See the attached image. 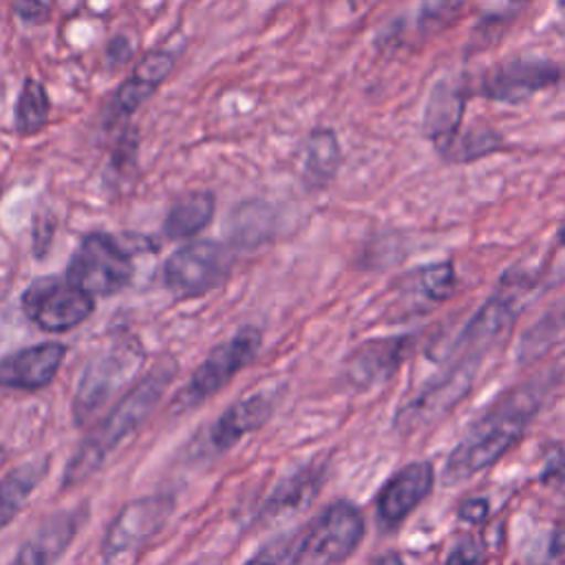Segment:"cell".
<instances>
[{
    "instance_id": "obj_17",
    "label": "cell",
    "mask_w": 565,
    "mask_h": 565,
    "mask_svg": "<svg viewBox=\"0 0 565 565\" xmlns=\"http://www.w3.org/2000/svg\"><path fill=\"white\" fill-rule=\"evenodd\" d=\"M413 349V338H382L362 344L347 364L349 380L358 386H369L388 380Z\"/></svg>"
},
{
    "instance_id": "obj_16",
    "label": "cell",
    "mask_w": 565,
    "mask_h": 565,
    "mask_svg": "<svg viewBox=\"0 0 565 565\" xmlns=\"http://www.w3.org/2000/svg\"><path fill=\"white\" fill-rule=\"evenodd\" d=\"M86 519V508L64 510L46 519L29 541L22 543L11 565H53L71 545L79 525Z\"/></svg>"
},
{
    "instance_id": "obj_29",
    "label": "cell",
    "mask_w": 565,
    "mask_h": 565,
    "mask_svg": "<svg viewBox=\"0 0 565 565\" xmlns=\"http://www.w3.org/2000/svg\"><path fill=\"white\" fill-rule=\"evenodd\" d=\"M154 84H150V82H146V79H141V77H137L135 73L119 86V90H117V97H115V106H117V110L119 113H124V115H130V113H135L152 93H154Z\"/></svg>"
},
{
    "instance_id": "obj_8",
    "label": "cell",
    "mask_w": 565,
    "mask_h": 565,
    "mask_svg": "<svg viewBox=\"0 0 565 565\" xmlns=\"http://www.w3.org/2000/svg\"><path fill=\"white\" fill-rule=\"evenodd\" d=\"M22 309L40 329L62 333L82 324L93 313V296L75 287L66 276H49L38 278L24 289Z\"/></svg>"
},
{
    "instance_id": "obj_32",
    "label": "cell",
    "mask_w": 565,
    "mask_h": 565,
    "mask_svg": "<svg viewBox=\"0 0 565 565\" xmlns=\"http://www.w3.org/2000/svg\"><path fill=\"white\" fill-rule=\"evenodd\" d=\"M13 11L29 24H42L49 18V7L42 0H13Z\"/></svg>"
},
{
    "instance_id": "obj_9",
    "label": "cell",
    "mask_w": 565,
    "mask_h": 565,
    "mask_svg": "<svg viewBox=\"0 0 565 565\" xmlns=\"http://www.w3.org/2000/svg\"><path fill=\"white\" fill-rule=\"evenodd\" d=\"M174 501L168 494H150L126 503L108 525L102 541L104 561L119 558L154 539L168 523Z\"/></svg>"
},
{
    "instance_id": "obj_31",
    "label": "cell",
    "mask_w": 565,
    "mask_h": 565,
    "mask_svg": "<svg viewBox=\"0 0 565 565\" xmlns=\"http://www.w3.org/2000/svg\"><path fill=\"white\" fill-rule=\"evenodd\" d=\"M486 558L483 545L475 536H461L446 556V565H481Z\"/></svg>"
},
{
    "instance_id": "obj_10",
    "label": "cell",
    "mask_w": 565,
    "mask_h": 565,
    "mask_svg": "<svg viewBox=\"0 0 565 565\" xmlns=\"http://www.w3.org/2000/svg\"><path fill=\"white\" fill-rule=\"evenodd\" d=\"M475 360H459L441 377H435L426 388H422L404 408L397 413V426L406 433L422 426H430L444 417L470 388Z\"/></svg>"
},
{
    "instance_id": "obj_2",
    "label": "cell",
    "mask_w": 565,
    "mask_h": 565,
    "mask_svg": "<svg viewBox=\"0 0 565 565\" xmlns=\"http://www.w3.org/2000/svg\"><path fill=\"white\" fill-rule=\"evenodd\" d=\"M174 377L172 362H159L146 377L130 386L115 408L86 435L64 470V488L82 483L93 472H97L113 450L128 439L157 408L170 380Z\"/></svg>"
},
{
    "instance_id": "obj_5",
    "label": "cell",
    "mask_w": 565,
    "mask_h": 565,
    "mask_svg": "<svg viewBox=\"0 0 565 565\" xmlns=\"http://www.w3.org/2000/svg\"><path fill=\"white\" fill-rule=\"evenodd\" d=\"M66 278L90 296H110L121 291L132 278L128 252L108 234H86L73 252Z\"/></svg>"
},
{
    "instance_id": "obj_6",
    "label": "cell",
    "mask_w": 565,
    "mask_h": 565,
    "mask_svg": "<svg viewBox=\"0 0 565 565\" xmlns=\"http://www.w3.org/2000/svg\"><path fill=\"white\" fill-rule=\"evenodd\" d=\"M364 536V519L349 501H335L302 532L298 565H340Z\"/></svg>"
},
{
    "instance_id": "obj_22",
    "label": "cell",
    "mask_w": 565,
    "mask_h": 565,
    "mask_svg": "<svg viewBox=\"0 0 565 565\" xmlns=\"http://www.w3.org/2000/svg\"><path fill=\"white\" fill-rule=\"evenodd\" d=\"M305 179L313 188L327 185L340 163H342V150L338 143V137L329 128H316L307 141H305Z\"/></svg>"
},
{
    "instance_id": "obj_33",
    "label": "cell",
    "mask_w": 565,
    "mask_h": 565,
    "mask_svg": "<svg viewBox=\"0 0 565 565\" xmlns=\"http://www.w3.org/2000/svg\"><path fill=\"white\" fill-rule=\"evenodd\" d=\"M488 501L486 499H477V497H472V499H466L461 505H459V510H457V514H459V519H463V521H468V523H479V521H483L486 516H488Z\"/></svg>"
},
{
    "instance_id": "obj_11",
    "label": "cell",
    "mask_w": 565,
    "mask_h": 565,
    "mask_svg": "<svg viewBox=\"0 0 565 565\" xmlns=\"http://www.w3.org/2000/svg\"><path fill=\"white\" fill-rule=\"evenodd\" d=\"M561 71L556 64L545 60H510L490 68L481 84L479 93L488 99L503 104H521L534 93L556 84Z\"/></svg>"
},
{
    "instance_id": "obj_3",
    "label": "cell",
    "mask_w": 565,
    "mask_h": 565,
    "mask_svg": "<svg viewBox=\"0 0 565 565\" xmlns=\"http://www.w3.org/2000/svg\"><path fill=\"white\" fill-rule=\"evenodd\" d=\"M143 360L146 355L141 344L132 338H117L95 351V355L86 362L75 388V424L86 426L113 395L135 380Z\"/></svg>"
},
{
    "instance_id": "obj_39",
    "label": "cell",
    "mask_w": 565,
    "mask_h": 565,
    "mask_svg": "<svg viewBox=\"0 0 565 565\" xmlns=\"http://www.w3.org/2000/svg\"><path fill=\"white\" fill-rule=\"evenodd\" d=\"M558 241H561V245H565V223H563L561 230H558Z\"/></svg>"
},
{
    "instance_id": "obj_12",
    "label": "cell",
    "mask_w": 565,
    "mask_h": 565,
    "mask_svg": "<svg viewBox=\"0 0 565 565\" xmlns=\"http://www.w3.org/2000/svg\"><path fill=\"white\" fill-rule=\"evenodd\" d=\"M435 470L428 461H415L399 468L377 494V516L382 525H399L433 490Z\"/></svg>"
},
{
    "instance_id": "obj_25",
    "label": "cell",
    "mask_w": 565,
    "mask_h": 565,
    "mask_svg": "<svg viewBox=\"0 0 565 565\" xmlns=\"http://www.w3.org/2000/svg\"><path fill=\"white\" fill-rule=\"evenodd\" d=\"M320 472H322L320 468H305L291 479H287L285 483H280L278 490L267 501L265 512L269 516H276L285 510H298L307 505L320 488Z\"/></svg>"
},
{
    "instance_id": "obj_27",
    "label": "cell",
    "mask_w": 565,
    "mask_h": 565,
    "mask_svg": "<svg viewBox=\"0 0 565 565\" xmlns=\"http://www.w3.org/2000/svg\"><path fill=\"white\" fill-rule=\"evenodd\" d=\"M501 148V137L490 130H475L457 135L455 141L441 152L448 161H472Z\"/></svg>"
},
{
    "instance_id": "obj_37",
    "label": "cell",
    "mask_w": 565,
    "mask_h": 565,
    "mask_svg": "<svg viewBox=\"0 0 565 565\" xmlns=\"http://www.w3.org/2000/svg\"><path fill=\"white\" fill-rule=\"evenodd\" d=\"M371 565H404V563H402L399 556H395V554H382V556H377Z\"/></svg>"
},
{
    "instance_id": "obj_20",
    "label": "cell",
    "mask_w": 565,
    "mask_h": 565,
    "mask_svg": "<svg viewBox=\"0 0 565 565\" xmlns=\"http://www.w3.org/2000/svg\"><path fill=\"white\" fill-rule=\"evenodd\" d=\"M49 470V459H31L11 470L0 483V530L9 525L26 505Z\"/></svg>"
},
{
    "instance_id": "obj_38",
    "label": "cell",
    "mask_w": 565,
    "mask_h": 565,
    "mask_svg": "<svg viewBox=\"0 0 565 565\" xmlns=\"http://www.w3.org/2000/svg\"><path fill=\"white\" fill-rule=\"evenodd\" d=\"M194 565H218V563H216V558H210V556H207V558H201V561H196Z\"/></svg>"
},
{
    "instance_id": "obj_14",
    "label": "cell",
    "mask_w": 565,
    "mask_h": 565,
    "mask_svg": "<svg viewBox=\"0 0 565 565\" xmlns=\"http://www.w3.org/2000/svg\"><path fill=\"white\" fill-rule=\"evenodd\" d=\"M516 320V307L505 296H492L463 327L455 342V351H459V360H475L492 349L499 340L508 335Z\"/></svg>"
},
{
    "instance_id": "obj_36",
    "label": "cell",
    "mask_w": 565,
    "mask_h": 565,
    "mask_svg": "<svg viewBox=\"0 0 565 565\" xmlns=\"http://www.w3.org/2000/svg\"><path fill=\"white\" fill-rule=\"evenodd\" d=\"M247 565H278V563H276V561H274L265 550H260V552H258V554H256Z\"/></svg>"
},
{
    "instance_id": "obj_40",
    "label": "cell",
    "mask_w": 565,
    "mask_h": 565,
    "mask_svg": "<svg viewBox=\"0 0 565 565\" xmlns=\"http://www.w3.org/2000/svg\"><path fill=\"white\" fill-rule=\"evenodd\" d=\"M514 2H525V0H514Z\"/></svg>"
},
{
    "instance_id": "obj_23",
    "label": "cell",
    "mask_w": 565,
    "mask_h": 565,
    "mask_svg": "<svg viewBox=\"0 0 565 565\" xmlns=\"http://www.w3.org/2000/svg\"><path fill=\"white\" fill-rule=\"evenodd\" d=\"M565 342V298L552 305L519 340L516 355L521 362H534Z\"/></svg>"
},
{
    "instance_id": "obj_19",
    "label": "cell",
    "mask_w": 565,
    "mask_h": 565,
    "mask_svg": "<svg viewBox=\"0 0 565 565\" xmlns=\"http://www.w3.org/2000/svg\"><path fill=\"white\" fill-rule=\"evenodd\" d=\"M404 302L415 313L430 311L452 296L455 289V269L450 263H433L415 269L404 280Z\"/></svg>"
},
{
    "instance_id": "obj_34",
    "label": "cell",
    "mask_w": 565,
    "mask_h": 565,
    "mask_svg": "<svg viewBox=\"0 0 565 565\" xmlns=\"http://www.w3.org/2000/svg\"><path fill=\"white\" fill-rule=\"evenodd\" d=\"M565 477V452H550L547 463H545V472H543V481H558Z\"/></svg>"
},
{
    "instance_id": "obj_1",
    "label": "cell",
    "mask_w": 565,
    "mask_h": 565,
    "mask_svg": "<svg viewBox=\"0 0 565 565\" xmlns=\"http://www.w3.org/2000/svg\"><path fill=\"white\" fill-rule=\"evenodd\" d=\"M539 408L530 384L505 393L455 444L444 466V483L455 486L497 463L523 435Z\"/></svg>"
},
{
    "instance_id": "obj_21",
    "label": "cell",
    "mask_w": 565,
    "mask_h": 565,
    "mask_svg": "<svg viewBox=\"0 0 565 565\" xmlns=\"http://www.w3.org/2000/svg\"><path fill=\"white\" fill-rule=\"evenodd\" d=\"M214 194L210 192H194L179 199L163 221V232L168 238H192L201 230H205L214 216Z\"/></svg>"
},
{
    "instance_id": "obj_7",
    "label": "cell",
    "mask_w": 565,
    "mask_h": 565,
    "mask_svg": "<svg viewBox=\"0 0 565 565\" xmlns=\"http://www.w3.org/2000/svg\"><path fill=\"white\" fill-rule=\"evenodd\" d=\"M232 252L214 241H192L172 252L163 265L166 285L181 298L216 289L232 271Z\"/></svg>"
},
{
    "instance_id": "obj_13",
    "label": "cell",
    "mask_w": 565,
    "mask_h": 565,
    "mask_svg": "<svg viewBox=\"0 0 565 565\" xmlns=\"http://www.w3.org/2000/svg\"><path fill=\"white\" fill-rule=\"evenodd\" d=\"M64 358L66 347L60 342H44L13 351L0 358V386L18 391L44 388L57 375Z\"/></svg>"
},
{
    "instance_id": "obj_35",
    "label": "cell",
    "mask_w": 565,
    "mask_h": 565,
    "mask_svg": "<svg viewBox=\"0 0 565 565\" xmlns=\"http://www.w3.org/2000/svg\"><path fill=\"white\" fill-rule=\"evenodd\" d=\"M552 554L554 556H565V525L558 527L554 539H552Z\"/></svg>"
},
{
    "instance_id": "obj_18",
    "label": "cell",
    "mask_w": 565,
    "mask_h": 565,
    "mask_svg": "<svg viewBox=\"0 0 565 565\" xmlns=\"http://www.w3.org/2000/svg\"><path fill=\"white\" fill-rule=\"evenodd\" d=\"M274 402L267 395L254 393L232 404L210 428V439L216 450H230L247 433H256L271 417Z\"/></svg>"
},
{
    "instance_id": "obj_15",
    "label": "cell",
    "mask_w": 565,
    "mask_h": 565,
    "mask_svg": "<svg viewBox=\"0 0 565 565\" xmlns=\"http://www.w3.org/2000/svg\"><path fill=\"white\" fill-rule=\"evenodd\" d=\"M466 108V88L459 77H441L435 82L426 108H424V132L444 152L455 137Z\"/></svg>"
},
{
    "instance_id": "obj_28",
    "label": "cell",
    "mask_w": 565,
    "mask_h": 565,
    "mask_svg": "<svg viewBox=\"0 0 565 565\" xmlns=\"http://www.w3.org/2000/svg\"><path fill=\"white\" fill-rule=\"evenodd\" d=\"M466 0H422L419 4V26L428 33L450 24L463 9Z\"/></svg>"
},
{
    "instance_id": "obj_30",
    "label": "cell",
    "mask_w": 565,
    "mask_h": 565,
    "mask_svg": "<svg viewBox=\"0 0 565 565\" xmlns=\"http://www.w3.org/2000/svg\"><path fill=\"white\" fill-rule=\"evenodd\" d=\"M172 64H174V60H172L170 53L154 51V53H148V55L141 57V62L135 66V75L154 84V86H159L168 77V73L172 71Z\"/></svg>"
},
{
    "instance_id": "obj_24",
    "label": "cell",
    "mask_w": 565,
    "mask_h": 565,
    "mask_svg": "<svg viewBox=\"0 0 565 565\" xmlns=\"http://www.w3.org/2000/svg\"><path fill=\"white\" fill-rule=\"evenodd\" d=\"M274 230V210L265 201H245L232 212V241L241 247H256Z\"/></svg>"
},
{
    "instance_id": "obj_4",
    "label": "cell",
    "mask_w": 565,
    "mask_h": 565,
    "mask_svg": "<svg viewBox=\"0 0 565 565\" xmlns=\"http://www.w3.org/2000/svg\"><path fill=\"white\" fill-rule=\"evenodd\" d=\"M263 335L256 327H243L223 344L214 347L205 360L194 369L190 382L174 395L172 413L190 411L221 391L241 369H245L258 353Z\"/></svg>"
},
{
    "instance_id": "obj_26",
    "label": "cell",
    "mask_w": 565,
    "mask_h": 565,
    "mask_svg": "<svg viewBox=\"0 0 565 565\" xmlns=\"http://www.w3.org/2000/svg\"><path fill=\"white\" fill-rule=\"evenodd\" d=\"M49 95L35 79H24L20 97L15 102V128L20 135H35L46 126Z\"/></svg>"
}]
</instances>
